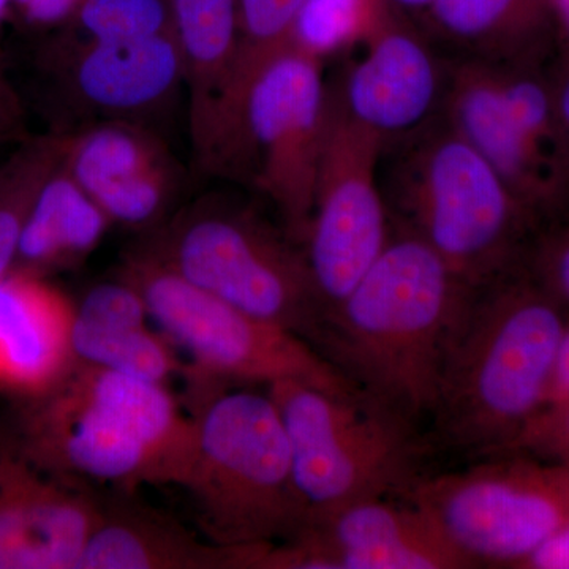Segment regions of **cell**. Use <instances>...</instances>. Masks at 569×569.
<instances>
[{
    "label": "cell",
    "instance_id": "18",
    "mask_svg": "<svg viewBox=\"0 0 569 569\" xmlns=\"http://www.w3.org/2000/svg\"><path fill=\"white\" fill-rule=\"evenodd\" d=\"M73 313L47 276L13 268L0 280V391L29 402L70 372Z\"/></svg>",
    "mask_w": 569,
    "mask_h": 569
},
{
    "label": "cell",
    "instance_id": "10",
    "mask_svg": "<svg viewBox=\"0 0 569 569\" xmlns=\"http://www.w3.org/2000/svg\"><path fill=\"white\" fill-rule=\"evenodd\" d=\"M470 559L515 568L569 523V466L522 451L418 478L406 493Z\"/></svg>",
    "mask_w": 569,
    "mask_h": 569
},
{
    "label": "cell",
    "instance_id": "35",
    "mask_svg": "<svg viewBox=\"0 0 569 569\" xmlns=\"http://www.w3.org/2000/svg\"><path fill=\"white\" fill-rule=\"evenodd\" d=\"M561 50L569 51V0H550Z\"/></svg>",
    "mask_w": 569,
    "mask_h": 569
},
{
    "label": "cell",
    "instance_id": "30",
    "mask_svg": "<svg viewBox=\"0 0 569 569\" xmlns=\"http://www.w3.org/2000/svg\"><path fill=\"white\" fill-rule=\"evenodd\" d=\"M29 138L26 132L24 107L13 86L0 69V146L20 144Z\"/></svg>",
    "mask_w": 569,
    "mask_h": 569
},
{
    "label": "cell",
    "instance_id": "25",
    "mask_svg": "<svg viewBox=\"0 0 569 569\" xmlns=\"http://www.w3.org/2000/svg\"><path fill=\"white\" fill-rule=\"evenodd\" d=\"M63 157V132L29 137L0 162V280L17 261L26 219Z\"/></svg>",
    "mask_w": 569,
    "mask_h": 569
},
{
    "label": "cell",
    "instance_id": "7",
    "mask_svg": "<svg viewBox=\"0 0 569 569\" xmlns=\"http://www.w3.org/2000/svg\"><path fill=\"white\" fill-rule=\"evenodd\" d=\"M266 391L287 433L305 523L353 501L402 496L417 481L421 449L408 419L362 392L291 380Z\"/></svg>",
    "mask_w": 569,
    "mask_h": 569
},
{
    "label": "cell",
    "instance_id": "4",
    "mask_svg": "<svg viewBox=\"0 0 569 569\" xmlns=\"http://www.w3.org/2000/svg\"><path fill=\"white\" fill-rule=\"evenodd\" d=\"M380 183L391 223L419 236L471 287L522 264L539 227L445 112L385 144Z\"/></svg>",
    "mask_w": 569,
    "mask_h": 569
},
{
    "label": "cell",
    "instance_id": "14",
    "mask_svg": "<svg viewBox=\"0 0 569 569\" xmlns=\"http://www.w3.org/2000/svg\"><path fill=\"white\" fill-rule=\"evenodd\" d=\"M362 48L365 54L335 84L353 121L388 144L443 112L451 59L410 17L391 7Z\"/></svg>",
    "mask_w": 569,
    "mask_h": 569
},
{
    "label": "cell",
    "instance_id": "3",
    "mask_svg": "<svg viewBox=\"0 0 569 569\" xmlns=\"http://www.w3.org/2000/svg\"><path fill=\"white\" fill-rule=\"evenodd\" d=\"M18 448L73 485L122 492L189 478L197 432L168 385L74 362L43 396L26 402Z\"/></svg>",
    "mask_w": 569,
    "mask_h": 569
},
{
    "label": "cell",
    "instance_id": "27",
    "mask_svg": "<svg viewBox=\"0 0 569 569\" xmlns=\"http://www.w3.org/2000/svg\"><path fill=\"white\" fill-rule=\"evenodd\" d=\"M70 39L122 41L173 32L168 0H78Z\"/></svg>",
    "mask_w": 569,
    "mask_h": 569
},
{
    "label": "cell",
    "instance_id": "23",
    "mask_svg": "<svg viewBox=\"0 0 569 569\" xmlns=\"http://www.w3.org/2000/svg\"><path fill=\"white\" fill-rule=\"evenodd\" d=\"M63 132L62 164L91 197L178 163L162 132L129 121H88Z\"/></svg>",
    "mask_w": 569,
    "mask_h": 569
},
{
    "label": "cell",
    "instance_id": "5",
    "mask_svg": "<svg viewBox=\"0 0 569 569\" xmlns=\"http://www.w3.org/2000/svg\"><path fill=\"white\" fill-rule=\"evenodd\" d=\"M197 445L182 489L204 538L228 548L276 545L305 523L290 447L266 392L190 380Z\"/></svg>",
    "mask_w": 569,
    "mask_h": 569
},
{
    "label": "cell",
    "instance_id": "32",
    "mask_svg": "<svg viewBox=\"0 0 569 569\" xmlns=\"http://www.w3.org/2000/svg\"><path fill=\"white\" fill-rule=\"evenodd\" d=\"M560 54L559 61L550 63L549 74L569 163V51L561 50Z\"/></svg>",
    "mask_w": 569,
    "mask_h": 569
},
{
    "label": "cell",
    "instance_id": "33",
    "mask_svg": "<svg viewBox=\"0 0 569 569\" xmlns=\"http://www.w3.org/2000/svg\"><path fill=\"white\" fill-rule=\"evenodd\" d=\"M567 400H569V326H567V331H565L563 339H561L556 365H553L546 406L567 402Z\"/></svg>",
    "mask_w": 569,
    "mask_h": 569
},
{
    "label": "cell",
    "instance_id": "13",
    "mask_svg": "<svg viewBox=\"0 0 569 569\" xmlns=\"http://www.w3.org/2000/svg\"><path fill=\"white\" fill-rule=\"evenodd\" d=\"M391 497L353 501L306 522L282 542L284 569L478 567L421 505Z\"/></svg>",
    "mask_w": 569,
    "mask_h": 569
},
{
    "label": "cell",
    "instance_id": "19",
    "mask_svg": "<svg viewBox=\"0 0 569 569\" xmlns=\"http://www.w3.org/2000/svg\"><path fill=\"white\" fill-rule=\"evenodd\" d=\"M411 20L452 61L545 67L559 44L550 0H436Z\"/></svg>",
    "mask_w": 569,
    "mask_h": 569
},
{
    "label": "cell",
    "instance_id": "12",
    "mask_svg": "<svg viewBox=\"0 0 569 569\" xmlns=\"http://www.w3.org/2000/svg\"><path fill=\"white\" fill-rule=\"evenodd\" d=\"M329 92L328 132L305 246L326 312L350 295L392 234L380 183L385 142L347 114L335 86Z\"/></svg>",
    "mask_w": 569,
    "mask_h": 569
},
{
    "label": "cell",
    "instance_id": "36",
    "mask_svg": "<svg viewBox=\"0 0 569 569\" xmlns=\"http://www.w3.org/2000/svg\"><path fill=\"white\" fill-rule=\"evenodd\" d=\"M436 0H388L389 6L410 18H417L429 9Z\"/></svg>",
    "mask_w": 569,
    "mask_h": 569
},
{
    "label": "cell",
    "instance_id": "11",
    "mask_svg": "<svg viewBox=\"0 0 569 569\" xmlns=\"http://www.w3.org/2000/svg\"><path fill=\"white\" fill-rule=\"evenodd\" d=\"M323 66L288 44L254 78L242 114L250 183L274 206L288 238L302 247L331 107Z\"/></svg>",
    "mask_w": 569,
    "mask_h": 569
},
{
    "label": "cell",
    "instance_id": "37",
    "mask_svg": "<svg viewBox=\"0 0 569 569\" xmlns=\"http://www.w3.org/2000/svg\"><path fill=\"white\" fill-rule=\"evenodd\" d=\"M11 2H13V0H0V26H2L3 20H6L7 11H9Z\"/></svg>",
    "mask_w": 569,
    "mask_h": 569
},
{
    "label": "cell",
    "instance_id": "28",
    "mask_svg": "<svg viewBox=\"0 0 569 569\" xmlns=\"http://www.w3.org/2000/svg\"><path fill=\"white\" fill-rule=\"evenodd\" d=\"M508 451L529 452L569 466V400L538 411Z\"/></svg>",
    "mask_w": 569,
    "mask_h": 569
},
{
    "label": "cell",
    "instance_id": "29",
    "mask_svg": "<svg viewBox=\"0 0 569 569\" xmlns=\"http://www.w3.org/2000/svg\"><path fill=\"white\" fill-rule=\"evenodd\" d=\"M531 271L560 302L569 305V222L556 224L541 239Z\"/></svg>",
    "mask_w": 569,
    "mask_h": 569
},
{
    "label": "cell",
    "instance_id": "16",
    "mask_svg": "<svg viewBox=\"0 0 569 569\" xmlns=\"http://www.w3.org/2000/svg\"><path fill=\"white\" fill-rule=\"evenodd\" d=\"M100 497L0 443V569H78Z\"/></svg>",
    "mask_w": 569,
    "mask_h": 569
},
{
    "label": "cell",
    "instance_id": "2",
    "mask_svg": "<svg viewBox=\"0 0 569 569\" xmlns=\"http://www.w3.org/2000/svg\"><path fill=\"white\" fill-rule=\"evenodd\" d=\"M567 326L560 299L523 263L475 288L432 411L441 438L478 458L508 451L546 406Z\"/></svg>",
    "mask_w": 569,
    "mask_h": 569
},
{
    "label": "cell",
    "instance_id": "20",
    "mask_svg": "<svg viewBox=\"0 0 569 569\" xmlns=\"http://www.w3.org/2000/svg\"><path fill=\"white\" fill-rule=\"evenodd\" d=\"M168 7L186 71L194 167L203 173L238 41V0H168Z\"/></svg>",
    "mask_w": 569,
    "mask_h": 569
},
{
    "label": "cell",
    "instance_id": "31",
    "mask_svg": "<svg viewBox=\"0 0 569 569\" xmlns=\"http://www.w3.org/2000/svg\"><path fill=\"white\" fill-rule=\"evenodd\" d=\"M515 568L569 569V523L545 539L529 556L516 563Z\"/></svg>",
    "mask_w": 569,
    "mask_h": 569
},
{
    "label": "cell",
    "instance_id": "38",
    "mask_svg": "<svg viewBox=\"0 0 569 569\" xmlns=\"http://www.w3.org/2000/svg\"><path fill=\"white\" fill-rule=\"evenodd\" d=\"M0 162H2V160H0Z\"/></svg>",
    "mask_w": 569,
    "mask_h": 569
},
{
    "label": "cell",
    "instance_id": "1",
    "mask_svg": "<svg viewBox=\"0 0 569 569\" xmlns=\"http://www.w3.org/2000/svg\"><path fill=\"white\" fill-rule=\"evenodd\" d=\"M475 288L419 236L392 224L376 263L326 312L316 348L380 406L410 422L432 417L449 346Z\"/></svg>",
    "mask_w": 569,
    "mask_h": 569
},
{
    "label": "cell",
    "instance_id": "15",
    "mask_svg": "<svg viewBox=\"0 0 569 569\" xmlns=\"http://www.w3.org/2000/svg\"><path fill=\"white\" fill-rule=\"evenodd\" d=\"M50 61L62 91L88 116L82 122L111 119L159 130L186 92L174 32L122 41L69 37Z\"/></svg>",
    "mask_w": 569,
    "mask_h": 569
},
{
    "label": "cell",
    "instance_id": "8",
    "mask_svg": "<svg viewBox=\"0 0 569 569\" xmlns=\"http://www.w3.org/2000/svg\"><path fill=\"white\" fill-rule=\"evenodd\" d=\"M119 274L140 290L160 331L189 355L186 378L231 387L291 380L337 395L361 392L305 337L206 293L140 247Z\"/></svg>",
    "mask_w": 569,
    "mask_h": 569
},
{
    "label": "cell",
    "instance_id": "21",
    "mask_svg": "<svg viewBox=\"0 0 569 569\" xmlns=\"http://www.w3.org/2000/svg\"><path fill=\"white\" fill-rule=\"evenodd\" d=\"M306 0H238V41L224 84L204 173L234 178L246 170L242 114L247 92L261 69L290 44Z\"/></svg>",
    "mask_w": 569,
    "mask_h": 569
},
{
    "label": "cell",
    "instance_id": "17",
    "mask_svg": "<svg viewBox=\"0 0 569 569\" xmlns=\"http://www.w3.org/2000/svg\"><path fill=\"white\" fill-rule=\"evenodd\" d=\"M134 492L100 497V516L78 569H258L271 545L228 548L200 538Z\"/></svg>",
    "mask_w": 569,
    "mask_h": 569
},
{
    "label": "cell",
    "instance_id": "9",
    "mask_svg": "<svg viewBox=\"0 0 569 569\" xmlns=\"http://www.w3.org/2000/svg\"><path fill=\"white\" fill-rule=\"evenodd\" d=\"M443 112L538 224L569 212V163L549 66L451 59Z\"/></svg>",
    "mask_w": 569,
    "mask_h": 569
},
{
    "label": "cell",
    "instance_id": "26",
    "mask_svg": "<svg viewBox=\"0 0 569 569\" xmlns=\"http://www.w3.org/2000/svg\"><path fill=\"white\" fill-rule=\"evenodd\" d=\"M389 10L388 0H306L290 44L325 63L362 47Z\"/></svg>",
    "mask_w": 569,
    "mask_h": 569
},
{
    "label": "cell",
    "instance_id": "6",
    "mask_svg": "<svg viewBox=\"0 0 569 569\" xmlns=\"http://www.w3.org/2000/svg\"><path fill=\"white\" fill-rule=\"evenodd\" d=\"M138 247L206 293L317 346L326 310L305 247L250 206L208 194Z\"/></svg>",
    "mask_w": 569,
    "mask_h": 569
},
{
    "label": "cell",
    "instance_id": "34",
    "mask_svg": "<svg viewBox=\"0 0 569 569\" xmlns=\"http://www.w3.org/2000/svg\"><path fill=\"white\" fill-rule=\"evenodd\" d=\"M33 21H67L78 0H13Z\"/></svg>",
    "mask_w": 569,
    "mask_h": 569
},
{
    "label": "cell",
    "instance_id": "22",
    "mask_svg": "<svg viewBox=\"0 0 569 569\" xmlns=\"http://www.w3.org/2000/svg\"><path fill=\"white\" fill-rule=\"evenodd\" d=\"M111 224L103 209L61 163L33 201L13 268L41 276L74 268L102 244Z\"/></svg>",
    "mask_w": 569,
    "mask_h": 569
},
{
    "label": "cell",
    "instance_id": "24",
    "mask_svg": "<svg viewBox=\"0 0 569 569\" xmlns=\"http://www.w3.org/2000/svg\"><path fill=\"white\" fill-rule=\"evenodd\" d=\"M148 313L82 318L73 313L71 351L74 362L168 385L186 377L190 366L179 361L174 343L152 331Z\"/></svg>",
    "mask_w": 569,
    "mask_h": 569
}]
</instances>
